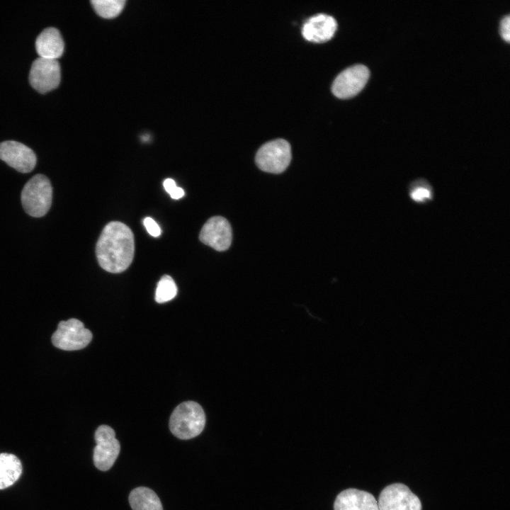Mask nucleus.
I'll list each match as a JSON object with an SVG mask.
<instances>
[{
    "mask_svg": "<svg viewBox=\"0 0 510 510\" xmlns=\"http://www.w3.org/2000/svg\"><path fill=\"white\" fill-rule=\"evenodd\" d=\"M22 464L17 456L8 453H0V489L13 485L21 477Z\"/></svg>",
    "mask_w": 510,
    "mask_h": 510,
    "instance_id": "2eb2a0df",
    "label": "nucleus"
},
{
    "mask_svg": "<svg viewBox=\"0 0 510 510\" xmlns=\"http://www.w3.org/2000/svg\"><path fill=\"white\" fill-rule=\"evenodd\" d=\"M337 28L335 18L325 13H318L305 21L302 35L308 41L324 42L329 40Z\"/></svg>",
    "mask_w": 510,
    "mask_h": 510,
    "instance_id": "f8f14e48",
    "label": "nucleus"
},
{
    "mask_svg": "<svg viewBox=\"0 0 510 510\" xmlns=\"http://www.w3.org/2000/svg\"><path fill=\"white\" fill-rule=\"evenodd\" d=\"M291 147L283 139H276L263 144L257 151L255 161L262 171L280 174L283 172L291 160Z\"/></svg>",
    "mask_w": 510,
    "mask_h": 510,
    "instance_id": "20e7f679",
    "label": "nucleus"
},
{
    "mask_svg": "<svg viewBox=\"0 0 510 510\" xmlns=\"http://www.w3.org/2000/svg\"><path fill=\"white\" fill-rule=\"evenodd\" d=\"M96 12L101 17L109 18L118 16L124 8V0H92Z\"/></svg>",
    "mask_w": 510,
    "mask_h": 510,
    "instance_id": "f3484780",
    "label": "nucleus"
},
{
    "mask_svg": "<svg viewBox=\"0 0 510 510\" xmlns=\"http://www.w3.org/2000/svg\"><path fill=\"white\" fill-rule=\"evenodd\" d=\"M96 446L94 448L93 460L96 468L107 471L111 468L120 450L114 430L108 425L99 426L95 431Z\"/></svg>",
    "mask_w": 510,
    "mask_h": 510,
    "instance_id": "423d86ee",
    "label": "nucleus"
},
{
    "mask_svg": "<svg viewBox=\"0 0 510 510\" xmlns=\"http://www.w3.org/2000/svg\"><path fill=\"white\" fill-rule=\"evenodd\" d=\"M144 225L149 234L153 237H159L161 230L157 223L151 217H146L144 220Z\"/></svg>",
    "mask_w": 510,
    "mask_h": 510,
    "instance_id": "6ab92c4d",
    "label": "nucleus"
},
{
    "mask_svg": "<svg viewBox=\"0 0 510 510\" xmlns=\"http://www.w3.org/2000/svg\"><path fill=\"white\" fill-rule=\"evenodd\" d=\"M500 33L502 38L507 42L510 40V17L504 16L501 21Z\"/></svg>",
    "mask_w": 510,
    "mask_h": 510,
    "instance_id": "aec40b11",
    "label": "nucleus"
},
{
    "mask_svg": "<svg viewBox=\"0 0 510 510\" xmlns=\"http://www.w3.org/2000/svg\"><path fill=\"white\" fill-rule=\"evenodd\" d=\"M205 424L202 407L193 401L183 402L173 411L169 419L171 432L177 438L188 440L198 436Z\"/></svg>",
    "mask_w": 510,
    "mask_h": 510,
    "instance_id": "f03ea898",
    "label": "nucleus"
},
{
    "mask_svg": "<svg viewBox=\"0 0 510 510\" xmlns=\"http://www.w3.org/2000/svg\"><path fill=\"white\" fill-rule=\"evenodd\" d=\"M199 239L203 244L216 251H225L229 249L232 243L231 225L223 217H212L203 226Z\"/></svg>",
    "mask_w": 510,
    "mask_h": 510,
    "instance_id": "9d476101",
    "label": "nucleus"
},
{
    "mask_svg": "<svg viewBox=\"0 0 510 510\" xmlns=\"http://www.w3.org/2000/svg\"><path fill=\"white\" fill-rule=\"evenodd\" d=\"M164 189L169 195L175 190L177 187L175 181L171 178H166L164 181Z\"/></svg>",
    "mask_w": 510,
    "mask_h": 510,
    "instance_id": "4be33fe9",
    "label": "nucleus"
},
{
    "mask_svg": "<svg viewBox=\"0 0 510 510\" xmlns=\"http://www.w3.org/2000/svg\"><path fill=\"white\" fill-rule=\"evenodd\" d=\"M53 345L64 351H76L85 348L92 339L91 332L75 318L61 321L52 336Z\"/></svg>",
    "mask_w": 510,
    "mask_h": 510,
    "instance_id": "39448f33",
    "label": "nucleus"
},
{
    "mask_svg": "<svg viewBox=\"0 0 510 510\" xmlns=\"http://www.w3.org/2000/svg\"><path fill=\"white\" fill-rule=\"evenodd\" d=\"M100 266L110 273L126 270L135 253L134 235L123 222L113 221L103 228L96 247Z\"/></svg>",
    "mask_w": 510,
    "mask_h": 510,
    "instance_id": "f257e3e1",
    "label": "nucleus"
},
{
    "mask_svg": "<svg viewBox=\"0 0 510 510\" xmlns=\"http://www.w3.org/2000/svg\"><path fill=\"white\" fill-rule=\"evenodd\" d=\"M370 76L367 67L355 64L343 70L335 78L332 91L335 96L342 99L353 97L366 84Z\"/></svg>",
    "mask_w": 510,
    "mask_h": 510,
    "instance_id": "6e6552de",
    "label": "nucleus"
},
{
    "mask_svg": "<svg viewBox=\"0 0 510 510\" xmlns=\"http://www.w3.org/2000/svg\"><path fill=\"white\" fill-rule=\"evenodd\" d=\"M334 510H378L374 496L366 491L350 488L336 497Z\"/></svg>",
    "mask_w": 510,
    "mask_h": 510,
    "instance_id": "ddd939ff",
    "label": "nucleus"
},
{
    "mask_svg": "<svg viewBox=\"0 0 510 510\" xmlns=\"http://www.w3.org/2000/svg\"><path fill=\"white\" fill-rule=\"evenodd\" d=\"M177 293V287L173 278L164 275L157 283L155 293V300L158 303H164L172 300Z\"/></svg>",
    "mask_w": 510,
    "mask_h": 510,
    "instance_id": "a211bd4d",
    "label": "nucleus"
},
{
    "mask_svg": "<svg viewBox=\"0 0 510 510\" xmlns=\"http://www.w3.org/2000/svg\"><path fill=\"white\" fill-rule=\"evenodd\" d=\"M412 199L415 201H423L431 197L430 191L423 187L417 188L411 194Z\"/></svg>",
    "mask_w": 510,
    "mask_h": 510,
    "instance_id": "412c9836",
    "label": "nucleus"
},
{
    "mask_svg": "<svg viewBox=\"0 0 510 510\" xmlns=\"http://www.w3.org/2000/svg\"><path fill=\"white\" fill-rule=\"evenodd\" d=\"M184 195V191L183 188L180 187H176L175 190L170 194L171 197L173 199H179L181 197H183Z\"/></svg>",
    "mask_w": 510,
    "mask_h": 510,
    "instance_id": "5701e85b",
    "label": "nucleus"
},
{
    "mask_svg": "<svg viewBox=\"0 0 510 510\" xmlns=\"http://www.w3.org/2000/svg\"><path fill=\"white\" fill-rule=\"evenodd\" d=\"M129 502L132 510H163L157 494L145 487L132 489L129 495Z\"/></svg>",
    "mask_w": 510,
    "mask_h": 510,
    "instance_id": "dca6fc26",
    "label": "nucleus"
},
{
    "mask_svg": "<svg viewBox=\"0 0 510 510\" xmlns=\"http://www.w3.org/2000/svg\"><path fill=\"white\" fill-rule=\"evenodd\" d=\"M52 198L50 180L42 174L32 177L24 186L21 203L25 211L32 217L44 216L49 210Z\"/></svg>",
    "mask_w": 510,
    "mask_h": 510,
    "instance_id": "7ed1b4c3",
    "label": "nucleus"
},
{
    "mask_svg": "<svg viewBox=\"0 0 510 510\" xmlns=\"http://www.w3.org/2000/svg\"><path fill=\"white\" fill-rule=\"evenodd\" d=\"M378 510H421V503L409 488L402 483H394L380 493Z\"/></svg>",
    "mask_w": 510,
    "mask_h": 510,
    "instance_id": "0eeeda50",
    "label": "nucleus"
},
{
    "mask_svg": "<svg viewBox=\"0 0 510 510\" xmlns=\"http://www.w3.org/2000/svg\"><path fill=\"white\" fill-rule=\"evenodd\" d=\"M64 46L61 34L55 28L44 29L35 40L36 51L42 58L57 60L62 56Z\"/></svg>",
    "mask_w": 510,
    "mask_h": 510,
    "instance_id": "4468645a",
    "label": "nucleus"
},
{
    "mask_svg": "<svg viewBox=\"0 0 510 510\" xmlns=\"http://www.w3.org/2000/svg\"><path fill=\"white\" fill-rule=\"evenodd\" d=\"M0 159L21 173H28L35 166L34 152L26 145L8 140L0 143Z\"/></svg>",
    "mask_w": 510,
    "mask_h": 510,
    "instance_id": "9b49d317",
    "label": "nucleus"
},
{
    "mask_svg": "<svg viewBox=\"0 0 510 510\" xmlns=\"http://www.w3.org/2000/svg\"><path fill=\"white\" fill-rule=\"evenodd\" d=\"M61 79L60 65L57 60L38 57L33 61L29 74V81L33 89L45 94L58 86Z\"/></svg>",
    "mask_w": 510,
    "mask_h": 510,
    "instance_id": "1a4fd4ad",
    "label": "nucleus"
}]
</instances>
